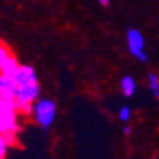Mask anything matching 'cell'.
<instances>
[{
    "label": "cell",
    "mask_w": 159,
    "mask_h": 159,
    "mask_svg": "<svg viewBox=\"0 0 159 159\" xmlns=\"http://www.w3.org/2000/svg\"><path fill=\"white\" fill-rule=\"evenodd\" d=\"M121 88H122V93L125 94L126 97L132 95V94L135 93V88H136L135 81H134L132 77H129V75L124 77L122 81H121Z\"/></svg>",
    "instance_id": "cell-8"
},
{
    "label": "cell",
    "mask_w": 159,
    "mask_h": 159,
    "mask_svg": "<svg viewBox=\"0 0 159 159\" xmlns=\"http://www.w3.org/2000/svg\"><path fill=\"white\" fill-rule=\"evenodd\" d=\"M148 80H149V87L152 89L153 95H155L156 98H159V77L156 75V74H149Z\"/></svg>",
    "instance_id": "cell-9"
},
{
    "label": "cell",
    "mask_w": 159,
    "mask_h": 159,
    "mask_svg": "<svg viewBox=\"0 0 159 159\" xmlns=\"http://www.w3.org/2000/svg\"><path fill=\"white\" fill-rule=\"evenodd\" d=\"M16 112L17 108L14 101H7V99L0 98V134H17L20 131Z\"/></svg>",
    "instance_id": "cell-1"
},
{
    "label": "cell",
    "mask_w": 159,
    "mask_h": 159,
    "mask_svg": "<svg viewBox=\"0 0 159 159\" xmlns=\"http://www.w3.org/2000/svg\"><path fill=\"white\" fill-rule=\"evenodd\" d=\"M13 78H14V81H16L17 87L31 84V83H37V74L33 67H30V66H20L19 70L14 73Z\"/></svg>",
    "instance_id": "cell-6"
},
{
    "label": "cell",
    "mask_w": 159,
    "mask_h": 159,
    "mask_svg": "<svg viewBox=\"0 0 159 159\" xmlns=\"http://www.w3.org/2000/svg\"><path fill=\"white\" fill-rule=\"evenodd\" d=\"M19 63H17V60L14 56H9L6 58V61L3 63V66H2V68H0V73L4 74V75H10L13 77L14 73H16L17 70H19Z\"/></svg>",
    "instance_id": "cell-7"
},
{
    "label": "cell",
    "mask_w": 159,
    "mask_h": 159,
    "mask_svg": "<svg viewBox=\"0 0 159 159\" xmlns=\"http://www.w3.org/2000/svg\"><path fill=\"white\" fill-rule=\"evenodd\" d=\"M20 111L24 112L26 115H31V114L34 112V105L33 104H24V105L20 107Z\"/></svg>",
    "instance_id": "cell-14"
},
{
    "label": "cell",
    "mask_w": 159,
    "mask_h": 159,
    "mask_svg": "<svg viewBox=\"0 0 159 159\" xmlns=\"http://www.w3.org/2000/svg\"><path fill=\"white\" fill-rule=\"evenodd\" d=\"M126 41H128L129 51L132 53V56L136 57L139 61H146V54H145V50H143L145 43H143L142 34L135 29L129 30L128 34H126Z\"/></svg>",
    "instance_id": "cell-4"
},
{
    "label": "cell",
    "mask_w": 159,
    "mask_h": 159,
    "mask_svg": "<svg viewBox=\"0 0 159 159\" xmlns=\"http://www.w3.org/2000/svg\"><path fill=\"white\" fill-rule=\"evenodd\" d=\"M10 56V50L7 46H4L3 43H0V68L3 66V63L6 61V58Z\"/></svg>",
    "instance_id": "cell-10"
},
{
    "label": "cell",
    "mask_w": 159,
    "mask_h": 159,
    "mask_svg": "<svg viewBox=\"0 0 159 159\" xmlns=\"http://www.w3.org/2000/svg\"><path fill=\"white\" fill-rule=\"evenodd\" d=\"M124 134H125V135H129V134H131V128H129V126H125V128H124Z\"/></svg>",
    "instance_id": "cell-15"
},
{
    "label": "cell",
    "mask_w": 159,
    "mask_h": 159,
    "mask_svg": "<svg viewBox=\"0 0 159 159\" xmlns=\"http://www.w3.org/2000/svg\"><path fill=\"white\" fill-rule=\"evenodd\" d=\"M40 94V85L39 83H31V84H26V85H20L17 87L16 91V101L19 109L21 105L24 104H33L37 99Z\"/></svg>",
    "instance_id": "cell-3"
},
{
    "label": "cell",
    "mask_w": 159,
    "mask_h": 159,
    "mask_svg": "<svg viewBox=\"0 0 159 159\" xmlns=\"http://www.w3.org/2000/svg\"><path fill=\"white\" fill-rule=\"evenodd\" d=\"M129 116H131V109L128 108V107H122V108L119 109V119L121 121H128Z\"/></svg>",
    "instance_id": "cell-12"
},
{
    "label": "cell",
    "mask_w": 159,
    "mask_h": 159,
    "mask_svg": "<svg viewBox=\"0 0 159 159\" xmlns=\"http://www.w3.org/2000/svg\"><path fill=\"white\" fill-rule=\"evenodd\" d=\"M56 112H57V105L54 101L48 98H43L39 99L34 105V118H36L37 124H39L44 131L51 126V124L54 122L56 118Z\"/></svg>",
    "instance_id": "cell-2"
},
{
    "label": "cell",
    "mask_w": 159,
    "mask_h": 159,
    "mask_svg": "<svg viewBox=\"0 0 159 159\" xmlns=\"http://www.w3.org/2000/svg\"><path fill=\"white\" fill-rule=\"evenodd\" d=\"M7 142L4 141L3 135L0 134V159H4V156H6V151H7Z\"/></svg>",
    "instance_id": "cell-13"
},
{
    "label": "cell",
    "mask_w": 159,
    "mask_h": 159,
    "mask_svg": "<svg viewBox=\"0 0 159 159\" xmlns=\"http://www.w3.org/2000/svg\"><path fill=\"white\" fill-rule=\"evenodd\" d=\"M2 135H3L4 141L7 142V145H9V146H11V145H14V143H16V135H17V134L4 132V134H2Z\"/></svg>",
    "instance_id": "cell-11"
},
{
    "label": "cell",
    "mask_w": 159,
    "mask_h": 159,
    "mask_svg": "<svg viewBox=\"0 0 159 159\" xmlns=\"http://www.w3.org/2000/svg\"><path fill=\"white\" fill-rule=\"evenodd\" d=\"M17 84L13 77L4 75L0 73V98L7 99V101H14L16 99Z\"/></svg>",
    "instance_id": "cell-5"
},
{
    "label": "cell",
    "mask_w": 159,
    "mask_h": 159,
    "mask_svg": "<svg viewBox=\"0 0 159 159\" xmlns=\"http://www.w3.org/2000/svg\"><path fill=\"white\" fill-rule=\"evenodd\" d=\"M98 2L102 4V6H108V3H109V0H98Z\"/></svg>",
    "instance_id": "cell-16"
}]
</instances>
